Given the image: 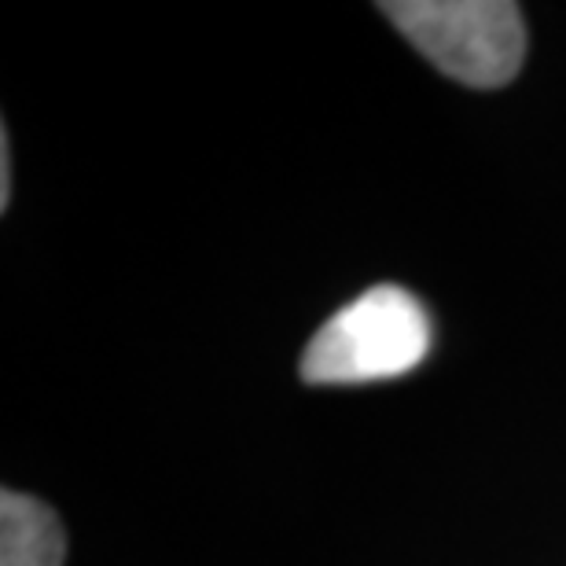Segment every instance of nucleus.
<instances>
[{
	"mask_svg": "<svg viewBox=\"0 0 566 566\" xmlns=\"http://www.w3.org/2000/svg\"><path fill=\"white\" fill-rule=\"evenodd\" d=\"M430 354L427 310L405 287L379 283L343 305L302 354V379L313 387L394 379Z\"/></svg>",
	"mask_w": 566,
	"mask_h": 566,
	"instance_id": "nucleus-1",
	"label": "nucleus"
},
{
	"mask_svg": "<svg viewBox=\"0 0 566 566\" xmlns=\"http://www.w3.org/2000/svg\"><path fill=\"white\" fill-rule=\"evenodd\" d=\"M379 11L452 82L496 88L523 66V11L507 0H387Z\"/></svg>",
	"mask_w": 566,
	"mask_h": 566,
	"instance_id": "nucleus-2",
	"label": "nucleus"
},
{
	"mask_svg": "<svg viewBox=\"0 0 566 566\" xmlns=\"http://www.w3.org/2000/svg\"><path fill=\"white\" fill-rule=\"evenodd\" d=\"M66 534L44 501L30 493H0V566H63Z\"/></svg>",
	"mask_w": 566,
	"mask_h": 566,
	"instance_id": "nucleus-3",
	"label": "nucleus"
},
{
	"mask_svg": "<svg viewBox=\"0 0 566 566\" xmlns=\"http://www.w3.org/2000/svg\"><path fill=\"white\" fill-rule=\"evenodd\" d=\"M11 202V144H8V129L0 133V210H8Z\"/></svg>",
	"mask_w": 566,
	"mask_h": 566,
	"instance_id": "nucleus-4",
	"label": "nucleus"
}]
</instances>
